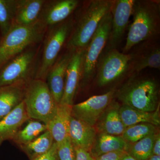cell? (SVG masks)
<instances>
[{
	"label": "cell",
	"mask_w": 160,
	"mask_h": 160,
	"mask_svg": "<svg viewBox=\"0 0 160 160\" xmlns=\"http://www.w3.org/2000/svg\"><path fill=\"white\" fill-rule=\"evenodd\" d=\"M114 0H91L84 2L77 15L71 34L65 48L69 50L86 49L101 20L111 11Z\"/></svg>",
	"instance_id": "obj_1"
},
{
	"label": "cell",
	"mask_w": 160,
	"mask_h": 160,
	"mask_svg": "<svg viewBox=\"0 0 160 160\" xmlns=\"http://www.w3.org/2000/svg\"><path fill=\"white\" fill-rule=\"evenodd\" d=\"M132 15L133 22L128 31L124 53L142 42L154 39L159 34L160 1L135 0Z\"/></svg>",
	"instance_id": "obj_2"
},
{
	"label": "cell",
	"mask_w": 160,
	"mask_h": 160,
	"mask_svg": "<svg viewBox=\"0 0 160 160\" xmlns=\"http://www.w3.org/2000/svg\"><path fill=\"white\" fill-rule=\"evenodd\" d=\"M115 95L123 105L142 111L152 112L159 107V87L151 78L132 75Z\"/></svg>",
	"instance_id": "obj_3"
},
{
	"label": "cell",
	"mask_w": 160,
	"mask_h": 160,
	"mask_svg": "<svg viewBox=\"0 0 160 160\" xmlns=\"http://www.w3.org/2000/svg\"><path fill=\"white\" fill-rule=\"evenodd\" d=\"M74 16L47 29L42 42L39 60L34 79L46 81L48 72L65 48L74 27Z\"/></svg>",
	"instance_id": "obj_4"
},
{
	"label": "cell",
	"mask_w": 160,
	"mask_h": 160,
	"mask_svg": "<svg viewBox=\"0 0 160 160\" xmlns=\"http://www.w3.org/2000/svg\"><path fill=\"white\" fill-rule=\"evenodd\" d=\"M47 30L39 22L30 26H13L0 37V69L27 48L42 42Z\"/></svg>",
	"instance_id": "obj_5"
},
{
	"label": "cell",
	"mask_w": 160,
	"mask_h": 160,
	"mask_svg": "<svg viewBox=\"0 0 160 160\" xmlns=\"http://www.w3.org/2000/svg\"><path fill=\"white\" fill-rule=\"evenodd\" d=\"M42 42L30 46L0 69V87L26 84L34 79Z\"/></svg>",
	"instance_id": "obj_6"
},
{
	"label": "cell",
	"mask_w": 160,
	"mask_h": 160,
	"mask_svg": "<svg viewBox=\"0 0 160 160\" xmlns=\"http://www.w3.org/2000/svg\"><path fill=\"white\" fill-rule=\"evenodd\" d=\"M23 101L29 118L46 125L54 117L58 105L46 81L36 79L26 84Z\"/></svg>",
	"instance_id": "obj_7"
},
{
	"label": "cell",
	"mask_w": 160,
	"mask_h": 160,
	"mask_svg": "<svg viewBox=\"0 0 160 160\" xmlns=\"http://www.w3.org/2000/svg\"><path fill=\"white\" fill-rule=\"evenodd\" d=\"M112 19L110 11L101 20L96 31L86 48L80 84L82 87L87 86L96 73L98 62L109 38Z\"/></svg>",
	"instance_id": "obj_8"
},
{
	"label": "cell",
	"mask_w": 160,
	"mask_h": 160,
	"mask_svg": "<svg viewBox=\"0 0 160 160\" xmlns=\"http://www.w3.org/2000/svg\"><path fill=\"white\" fill-rule=\"evenodd\" d=\"M105 52L101 55L97 67V84L99 87L116 82L130 72V53H124L117 49Z\"/></svg>",
	"instance_id": "obj_9"
},
{
	"label": "cell",
	"mask_w": 160,
	"mask_h": 160,
	"mask_svg": "<svg viewBox=\"0 0 160 160\" xmlns=\"http://www.w3.org/2000/svg\"><path fill=\"white\" fill-rule=\"evenodd\" d=\"M134 2L135 0H114L111 10V29L106 50L103 51L117 49L122 42L132 13Z\"/></svg>",
	"instance_id": "obj_10"
},
{
	"label": "cell",
	"mask_w": 160,
	"mask_h": 160,
	"mask_svg": "<svg viewBox=\"0 0 160 160\" xmlns=\"http://www.w3.org/2000/svg\"><path fill=\"white\" fill-rule=\"evenodd\" d=\"M115 89L104 94L93 96L88 99L72 105V116L90 126H94L103 112L115 96Z\"/></svg>",
	"instance_id": "obj_11"
},
{
	"label": "cell",
	"mask_w": 160,
	"mask_h": 160,
	"mask_svg": "<svg viewBox=\"0 0 160 160\" xmlns=\"http://www.w3.org/2000/svg\"><path fill=\"white\" fill-rule=\"evenodd\" d=\"M81 3L79 0H46L39 22L48 29L70 17Z\"/></svg>",
	"instance_id": "obj_12"
},
{
	"label": "cell",
	"mask_w": 160,
	"mask_h": 160,
	"mask_svg": "<svg viewBox=\"0 0 160 160\" xmlns=\"http://www.w3.org/2000/svg\"><path fill=\"white\" fill-rule=\"evenodd\" d=\"M86 49L73 50L66 70L65 89L60 104L72 106L82 78Z\"/></svg>",
	"instance_id": "obj_13"
},
{
	"label": "cell",
	"mask_w": 160,
	"mask_h": 160,
	"mask_svg": "<svg viewBox=\"0 0 160 160\" xmlns=\"http://www.w3.org/2000/svg\"><path fill=\"white\" fill-rule=\"evenodd\" d=\"M73 50L66 49L50 69L46 82L58 104L61 103L65 89L66 70Z\"/></svg>",
	"instance_id": "obj_14"
},
{
	"label": "cell",
	"mask_w": 160,
	"mask_h": 160,
	"mask_svg": "<svg viewBox=\"0 0 160 160\" xmlns=\"http://www.w3.org/2000/svg\"><path fill=\"white\" fill-rule=\"evenodd\" d=\"M152 40L144 42L134 52L130 53L131 72L138 73L147 68L160 69V46Z\"/></svg>",
	"instance_id": "obj_15"
},
{
	"label": "cell",
	"mask_w": 160,
	"mask_h": 160,
	"mask_svg": "<svg viewBox=\"0 0 160 160\" xmlns=\"http://www.w3.org/2000/svg\"><path fill=\"white\" fill-rule=\"evenodd\" d=\"M120 106L113 100L107 106L94 126L97 133L122 136L126 128L120 116Z\"/></svg>",
	"instance_id": "obj_16"
},
{
	"label": "cell",
	"mask_w": 160,
	"mask_h": 160,
	"mask_svg": "<svg viewBox=\"0 0 160 160\" xmlns=\"http://www.w3.org/2000/svg\"><path fill=\"white\" fill-rule=\"evenodd\" d=\"M97 132L94 126L72 116L69 123V137L74 147L90 152Z\"/></svg>",
	"instance_id": "obj_17"
},
{
	"label": "cell",
	"mask_w": 160,
	"mask_h": 160,
	"mask_svg": "<svg viewBox=\"0 0 160 160\" xmlns=\"http://www.w3.org/2000/svg\"><path fill=\"white\" fill-rule=\"evenodd\" d=\"M29 119L23 101L0 120V145L6 140H12L20 127Z\"/></svg>",
	"instance_id": "obj_18"
},
{
	"label": "cell",
	"mask_w": 160,
	"mask_h": 160,
	"mask_svg": "<svg viewBox=\"0 0 160 160\" xmlns=\"http://www.w3.org/2000/svg\"><path fill=\"white\" fill-rule=\"evenodd\" d=\"M72 109V106L58 104L54 117L46 125L47 130L50 132L54 142L57 144L62 142L69 136Z\"/></svg>",
	"instance_id": "obj_19"
},
{
	"label": "cell",
	"mask_w": 160,
	"mask_h": 160,
	"mask_svg": "<svg viewBox=\"0 0 160 160\" xmlns=\"http://www.w3.org/2000/svg\"><path fill=\"white\" fill-rule=\"evenodd\" d=\"M46 0H18L14 26H32L39 22Z\"/></svg>",
	"instance_id": "obj_20"
},
{
	"label": "cell",
	"mask_w": 160,
	"mask_h": 160,
	"mask_svg": "<svg viewBox=\"0 0 160 160\" xmlns=\"http://www.w3.org/2000/svg\"><path fill=\"white\" fill-rule=\"evenodd\" d=\"M26 84L19 83L0 87V120L23 102Z\"/></svg>",
	"instance_id": "obj_21"
},
{
	"label": "cell",
	"mask_w": 160,
	"mask_h": 160,
	"mask_svg": "<svg viewBox=\"0 0 160 160\" xmlns=\"http://www.w3.org/2000/svg\"><path fill=\"white\" fill-rule=\"evenodd\" d=\"M130 145L121 136L97 133L89 152L94 158L102 155L116 151L127 152Z\"/></svg>",
	"instance_id": "obj_22"
},
{
	"label": "cell",
	"mask_w": 160,
	"mask_h": 160,
	"mask_svg": "<svg viewBox=\"0 0 160 160\" xmlns=\"http://www.w3.org/2000/svg\"><path fill=\"white\" fill-rule=\"evenodd\" d=\"M120 114L126 128L141 123H149L158 126L160 125L159 107L154 112H148L122 104L120 106Z\"/></svg>",
	"instance_id": "obj_23"
},
{
	"label": "cell",
	"mask_w": 160,
	"mask_h": 160,
	"mask_svg": "<svg viewBox=\"0 0 160 160\" xmlns=\"http://www.w3.org/2000/svg\"><path fill=\"white\" fill-rule=\"evenodd\" d=\"M54 142L51 133L47 130L32 142L21 147L30 160H33L48 152Z\"/></svg>",
	"instance_id": "obj_24"
},
{
	"label": "cell",
	"mask_w": 160,
	"mask_h": 160,
	"mask_svg": "<svg viewBox=\"0 0 160 160\" xmlns=\"http://www.w3.org/2000/svg\"><path fill=\"white\" fill-rule=\"evenodd\" d=\"M18 2V0H0V37L14 26Z\"/></svg>",
	"instance_id": "obj_25"
},
{
	"label": "cell",
	"mask_w": 160,
	"mask_h": 160,
	"mask_svg": "<svg viewBox=\"0 0 160 160\" xmlns=\"http://www.w3.org/2000/svg\"><path fill=\"white\" fill-rule=\"evenodd\" d=\"M47 130V126L44 123L31 121L25 128L18 131L12 140L21 146H25Z\"/></svg>",
	"instance_id": "obj_26"
},
{
	"label": "cell",
	"mask_w": 160,
	"mask_h": 160,
	"mask_svg": "<svg viewBox=\"0 0 160 160\" xmlns=\"http://www.w3.org/2000/svg\"><path fill=\"white\" fill-rule=\"evenodd\" d=\"M158 126L149 123H141L126 127L122 137L129 143L136 142L149 135L158 132Z\"/></svg>",
	"instance_id": "obj_27"
},
{
	"label": "cell",
	"mask_w": 160,
	"mask_h": 160,
	"mask_svg": "<svg viewBox=\"0 0 160 160\" xmlns=\"http://www.w3.org/2000/svg\"><path fill=\"white\" fill-rule=\"evenodd\" d=\"M156 133L130 144L127 153L137 160H148L152 155V147Z\"/></svg>",
	"instance_id": "obj_28"
},
{
	"label": "cell",
	"mask_w": 160,
	"mask_h": 160,
	"mask_svg": "<svg viewBox=\"0 0 160 160\" xmlns=\"http://www.w3.org/2000/svg\"><path fill=\"white\" fill-rule=\"evenodd\" d=\"M57 145L59 160H76L74 147L69 136Z\"/></svg>",
	"instance_id": "obj_29"
},
{
	"label": "cell",
	"mask_w": 160,
	"mask_h": 160,
	"mask_svg": "<svg viewBox=\"0 0 160 160\" xmlns=\"http://www.w3.org/2000/svg\"><path fill=\"white\" fill-rule=\"evenodd\" d=\"M57 150V144L54 142L51 149L48 152L35 158L33 160H59Z\"/></svg>",
	"instance_id": "obj_30"
},
{
	"label": "cell",
	"mask_w": 160,
	"mask_h": 160,
	"mask_svg": "<svg viewBox=\"0 0 160 160\" xmlns=\"http://www.w3.org/2000/svg\"><path fill=\"white\" fill-rule=\"evenodd\" d=\"M125 152L124 151L109 152L96 158L95 160H121Z\"/></svg>",
	"instance_id": "obj_31"
},
{
	"label": "cell",
	"mask_w": 160,
	"mask_h": 160,
	"mask_svg": "<svg viewBox=\"0 0 160 160\" xmlns=\"http://www.w3.org/2000/svg\"><path fill=\"white\" fill-rule=\"evenodd\" d=\"M76 153V160H95L89 152L84 149L74 147Z\"/></svg>",
	"instance_id": "obj_32"
},
{
	"label": "cell",
	"mask_w": 160,
	"mask_h": 160,
	"mask_svg": "<svg viewBox=\"0 0 160 160\" xmlns=\"http://www.w3.org/2000/svg\"><path fill=\"white\" fill-rule=\"evenodd\" d=\"M152 154L160 156V134L158 131L156 133L152 147Z\"/></svg>",
	"instance_id": "obj_33"
},
{
	"label": "cell",
	"mask_w": 160,
	"mask_h": 160,
	"mask_svg": "<svg viewBox=\"0 0 160 160\" xmlns=\"http://www.w3.org/2000/svg\"><path fill=\"white\" fill-rule=\"evenodd\" d=\"M121 160H137L134 158L132 157L130 155H129V153H127V152H126L124 155L121 158Z\"/></svg>",
	"instance_id": "obj_34"
},
{
	"label": "cell",
	"mask_w": 160,
	"mask_h": 160,
	"mask_svg": "<svg viewBox=\"0 0 160 160\" xmlns=\"http://www.w3.org/2000/svg\"><path fill=\"white\" fill-rule=\"evenodd\" d=\"M147 160H160V156L152 155Z\"/></svg>",
	"instance_id": "obj_35"
}]
</instances>
